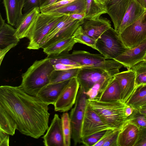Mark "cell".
Wrapping results in <instances>:
<instances>
[{"label": "cell", "mask_w": 146, "mask_h": 146, "mask_svg": "<svg viewBox=\"0 0 146 146\" xmlns=\"http://www.w3.org/2000/svg\"><path fill=\"white\" fill-rule=\"evenodd\" d=\"M114 76L101 80L94 85L88 91L84 92L88 97V99L92 100L96 98L103 87Z\"/></svg>", "instance_id": "cell-32"}, {"label": "cell", "mask_w": 146, "mask_h": 146, "mask_svg": "<svg viewBox=\"0 0 146 146\" xmlns=\"http://www.w3.org/2000/svg\"><path fill=\"white\" fill-rule=\"evenodd\" d=\"M8 23L16 28L18 25V0H3Z\"/></svg>", "instance_id": "cell-26"}, {"label": "cell", "mask_w": 146, "mask_h": 146, "mask_svg": "<svg viewBox=\"0 0 146 146\" xmlns=\"http://www.w3.org/2000/svg\"><path fill=\"white\" fill-rule=\"evenodd\" d=\"M69 16L70 18L73 20H82L85 18V13H74L69 15Z\"/></svg>", "instance_id": "cell-44"}, {"label": "cell", "mask_w": 146, "mask_h": 146, "mask_svg": "<svg viewBox=\"0 0 146 146\" xmlns=\"http://www.w3.org/2000/svg\"><path fill=\"white\" fill-rule=\"evenodd\" d=\"M106 13L107 6L101 4L98 0H86L85 18L94 19Z\"/></svg>", "instance_id": "cell-27"}, {"label": "cell", "mask_w": 146, "mask_h": 146, "mask_svg": "<svg viewBox=\"0 0 146 146\" xmlns=\"http://www.w3.org/2000/svg\"><path fill=\"white\" fill-rule=\"evenodd\" d=\"M132 0H111L107 5V13L118 32L123 16Z\"/></svg>", "instance_id": "cell-17"}, {"label": "cell", "mask_w": 146, "mask_h": 146, "mask_svg": "<svg viewBox=\"0 0 146 146\" xmlns=\"http://www.w3.org/2000/svg\"><path fill=\"white\" fill-rule=\"evenodd\" d=\"M49 105L20 86H0V130L13 136L17 130L38 139L49 127Z\"/></svg>", "instance_id": "cell-1"}, {"label": "cell", "mask_w": 146, "mask_h": 146, "mask_svg": "<svg viewBox=\"0 0 146 146\" xmlns=\"http://www.w3.org/2000/svg\"><path fill=\"white\" fill-rule=\"evenodd\" d=\"M76 43L73 36L57 41L43 49V51L48 56L68 53Z\"/></svg>", "instance_id": "cell-24"}, {"label": "cell", "mask_w": 146, "mask_h": 146, "mask_svg": "<svg viewBox=\"0 0 146 146\" xmlns=\"http://www.w3.org/2000/svg\"><path fill=\"white\" fill-rule=\"evenodd\" d=\"M96 50L106 58L114 59L125 52L127 48L119 35L111 27L96 40Z\"/></svg>", "instance_id": "cell-6"}, {"label": "cell", "mask_w": 146, "mask_h": 146, "mask_svg": "<svg viewBox=\"0 0 146 146\" xmlns=\"http://www.w3.org/2000/svg\"><path fill=\"white\" fill-rule=\"evenodd\" d=\"M115 130L117 129H109L106 131L100 139L94 146H103Z\"/></svg>", "instance_id": "cell-41"}, {"label": "cell", "mask_w": 146, "mask_h": 146, "mask_svg": "<svg viewBox=\"0 0 146 146\" xmlns=\"http://www.w3.org/2000/svg\"><path fill=\"white\" fill-rule=\"evenodd\" d=\"M120 131L119 130H115L109 138L105 142L103 146H118L117 138L119 134Z\"/></svg>", "instance_id": "cell-40"}, {"label": "cell", "mask_w": 146, "mask_h": 146, "mask_svg": "<svg viewBox=\"0 0 146 146\" xmlns=\"http://www.w3.org/2000/svg\"><path fill=\"white\" fill-rule=\"evenodd\" d=\"M0 65L6 54L18 43L20 39L16 29L7 24L0 14Z\"/></svg>", "instance_id": "cell-12"}, {"label": "cell", "mask_w": 146, "mask_h": 146, "mask_svg": "<svg viewBox=\"0 0 146 146\" xmlns=\"http://www.w3.org/2000/svg\"><path fill=\"white\" fill-rule=\"evenodd\" d=\"M84 32L96 40L106 31L111 27L110 21L100 17L94 19L84 18L80 25Z\"/></svg>", "instance_id": "cell-16"}, {"label": "cell", "mask_w": 146, "mask_h": 146, "mask_svg": "<svg viewBox=\"0 0 146 146\" xmlns=\"http://www.w3.org/2000/svg\"><path fill=\"white\" fill-rule=\"evenodd\" d=\"M73 37L77 43L84 44L96 50V40L86 35L80 26L76 30Z\"/></svg>", "instance_id": "cell-31"}, {"label": "cell", "mask_w": 146, "mask_h": 146, "mask_svg": "<svg viewBox=\"0 0 146 146\" xmlns=\"http://www.w3.org/2000/svg\"><path fill=\"white\" fill-rule=\"evenodd\" d=\"M146 96V84L136 87L134 92L126 104L131 106Z\"/></svg>", "instance_id": "cell-34"}, {"label": "cell", "mask_w": 146, "mask_h": 146, "mask_svg": "<svg viewBox=\"0 0 146 146\" xmlns=\"http://www.w3.org/2000/svg\"><path fill=\"white\" fill-rule=\"evenodd\" d=\"M141 5L146 9V0H135Z\"/></svg>", "instance_id": "cell-48"}, {"label": "cell", "mask_w": 146, "mask_h": 146, "mask_svg": "<svg viewBox=\"0 0 146 146\" xmlns=\"http://www.w3.org/2000/svg\"><path fill=\"white\" fill-rule=\"evenodd\" d=\"M119 35L125 46L129 49L137 46L146 39V10Z\"/></svg>", "instance_id": "cell-8"}, {"label": "cell", "mask_w": 146, "mask_h": 146, "mask_svg": "<svg viewBox=\"0 0 146 146\" xmlns=\"http://www.w3.org/2000/svg\"><path fill=\"white\" fill-rule=\"evenodd\" d=\"M9 135L0 130V146H9Z\"/></svg>", "instance_id": "cell-42"}, {"label": "cell", "mask_w": 146, "mask_h": 146, "mask_svg": "<svg viewBox=\"0 0 146 146\" xmlns=\"http://www.w3.org/2000/svg\"><path fill=\"white\" fill-rule=\"evenodd\" d=\"M80 68H78L65 70H55L51 74L49 84L60 82L76 77Z\"/></svg>", "instance_id": "cell-28"}, {"label": "cell", "mask_w": 146, "mask_h": 146, "mask_svg": "<svg viewBox=\"0 0 146 146\" xmlns=\"http://www.w3.org/2000/svg\"><path fill=\"white\" fill-rule=\"evenodd\" d=\"M25 0H18V15L22 16L23 14V9Z\"/></svg>", "instance_id": "cell-46"}, {"label": "cell", "mask_w": 146, "mask_h": 146, "mask_svg": "<svg viewBox=\"0 0 146 146\" xmlns=\"http://www.w3.org/2000/svg\"><path fill=\"white\" fill-rule=\"evenodd\" d=\"M61 0H57L56 2H58V1H61Z\"/></svg>", "instance_id": "cell-53"}, {"label": "cell", "mask_w": 146, "mask_h": 146, "mask_svg": "<svg viewBox=\"0 0 146 146\" xmlns=\"http://www.w3.org/2000/svg\"><path fill=\"white\" fill-rule=\"evenodd\" d=\"M51 63L54 65L58 64L74 65L80 68L86 67L78 63L63 56L61 54L48 56Z\"/></svg>", "instance_id": "cell-35"}, {"label": "cell", "mask_w": 146, "mask_h": 146, "mask_svg": "<svg viewBox=\"0 0 146 146\" xmlns=\"http://www.w3.org/2000/svg\"><path fill=\"white\" fill-rule=\"evenodd\" d=\"M41 12L39 8L34 9L23 15L16 29L17 35L20 39L27 37L29 31L38 14Z\"/></svg>", "instance_id": "cell-22"}, {"label": "cell", "mask_w": 146, "mask_h": 146, "mask_svg": "<svg viewBox=\"0 0 146 146\" xmlns=\"http://www.w3.org/2000/svg\"><path fill=\"white\" fill-rule=\"evenodd\" d=\"M145 115V119H146V115Z\"/></svg>", "instance_id": "cell-54"}, {"label": "cell", "mask_w": 146, "mask_h": 146, "mask_svg": "<svg viewBox=\"0 0 146 146\" xmlns=\"http://www.w3.org/2000/svg\"><path fill=\"white\" fill-rule=\"evenodd\" d=\"M46 146H64V140L61 118L55 114L47 132L42 137Z\"/></svg>", "instance_id": "cell-15"}, {"label": "cell", "mask_w": 146, "mask_h": 146, "mask_svg": "<svg viewBox=\"0 0 146 146\" xmlns=\"http://www.w3.org/2000/svg\"><path fill=\"white\" fill-rule=\"evenodd\" d=\"M69 80L54 84H49L39 91L36 96L44 102L54 105L62 90Z\"/></svg>", "instance_id": "cell-18"}, {"label": "cell", "mask_w": 146, "mask_h": 146, "mask_svg": "<svg viewBox=\"0 0 146 146\" xmlns=\"http://www.w3.org/2000/svg\"><path fill=\"white\" fill-rule=\"evenodd\" d=\"M130 69L135 72L136 87L142 84H146V60H143L139 62Z\"/></svg>", "instance_id": "cell-30"}, {"label": "cell", "mask_w": 146, "mask_h": 146, "mask_svg": "<svg viewBox=\"0 0 146 146\" xmlns=\"http://www.w3.org/2000/svg\"><path fill=\"white\" fill-rule=\"evenodd\" d=\"M102 4L107 6L111 0H98Z\"/></svg>", "instance_id": "cell-49"}, {"label": "cell", "mask_w": 146, "mask_h": 146, "mask_svg": "<svg viewBox=\"0 0 146 146\" xmlns=\"http://www.w3.org/2000/svg\"><path fill=\"white\" fill-rule=\"evenodd\" d=\"M121 89L119 82L114 76L103 87L96 98L101 102L121 100Z\"/></svg>", "instance_id": "cell-19"}, {"label": "cell", "mask_w": 146, "mask_h": 146, "mask_svg": "<svg viewBox=\"0 0 146 146\" xmlns=\"http://www.w3.org/2000/svg\"><path fill=\"white\" fill-rule=\"evenodd\" d=\"M63 136L64 146H70L72 138V129L69 116L67 112L63 113L61 118Z\"/></svg>", "instance_id": "cell-29"}, {"label": "cell", "mask_w": 146, "mask_h": 146, "mask_svg": "<svg viewBox=\"0 0 146 146\" xmlns=\"http://www.w3.org/2000/svg\"><path fill=\"white\" fill-rule=\"evenodd\" d=\"M119 72V69L109 72L100 68L84 67L80 68L76 78L80 87L85 92L101 80Z\"/></svg>", "instance_id": "cell-9"}, {"label": "cell", "mask_w": 146, "mask_h": 146, "mask_svg": "<svg viewBox=\"0 0 146 146\" xmlns=\"http://www.w3.org/2000/svg\"><path fill=\"white\" fill-rule=\"evenodd\" d=\"M76 0H62L48 6L40 9L41 12L48 13L49 12L64 6Z\"/></svg>", "instance_id": "cell-38"}, {"label": "cell", "mask_w": 146, "mask_h": 146, "mask_svg": "<svg viewBox=\"0 0 146 146\" xmlns=\"http://www.w3.org/2000/svg\"><path fill=\"white\" fill-rule=\"evenodd\" d=\"M118 81L121 89L120 100L126 103L136 88V74L133 70L129 69L119 72L114 76Z\"/></svg>", "instance_id": "cell-13"}, {"label": "cell", "mask_w": 146, "mask_h": 146, "mask_svg": "<svg viewBox=\"0 0 146 146\" xmlns=\"http://www.w3.org/2000/svg\"><path fill=\"white\" fill-rule=\"evenodd\" d=\"M134 146H146V127L139 128L137 139Z\"/></svg>", "instance_id": "cell-39"}, {"label": "cell", "mask_w": 146, "mask_h": 146, "mask_svg": "<svg viewBox=\"0 0 146 146\" xmlns=\"http://www.w3.org/2000/svg\"><path fill=\"white\" fill-rule=\"evenodd\" d=\"M138 109L141 113L146 115V107L140 108Z\"/></svg>", "instance_id": "cell-50"}, {"label": "cell", "mask_w": 146, "mask_h": 146, "mask_svg": "<svg viewBox=\"0 0 146 146\" xmlns=\"http://www.w3.org/2000/svg\"><path fill=\"white\" fill-rule=\"evenodd\" d=\"M55 70L48 56L36 60L22 74L20 86L27 94L36 96L41 89L50 83L51 74Z\"/></svg>", "instance_id": "cell-2"}, {"label": "cell", "mask_w": 146, "mask_h": 146, "mask_svg": "<svg viewBox=\"0 0 146 146\" xmlns=\"http://www.w3.org/2000/svg\"><path fill=\"white\" fill-rule=\"evenodd\" d=\"M134 109L132 106L127 105L125 110V113L127 117L132 114Z\"/></svg>", "instance_id": "cell-47"}, {"label": "cell", "mask_w": 146, "mask_h": 146, "mask_svg": "<svg viewBox=\"0 0 146 146\" xmlns=\"http://www.w3.org/2000/svg\"><path fill=\"white\" fill-rule=\"evenodd\" d=\"M88 99L84 91L80 87L74 106L69 115L72 129V138L75 146L81 143V127Z\"/></svg>", "instance_id": "cell-7"}, {"label": "cell", "mask_w": 146, "mask_h": 146, "mask_svg": "<svg viewBox=\"0 0 146 146\" xmlns=\"http://www.w3.org/2000/svg\"><path fill=\"white\" fill-rule=\"evenodd\" d=\"M146 10L135 0H132L122 19L119 34L138 19Z\"/></svg>", "instance_id": "cell-21"}, {"label": "cell", "mask_w": 146, "mask_h": 146, "mask_svg": "<svg viewBox=\"0 0 146 146\" xmlns=\"http://www.w3.org/2000/svg\"><path fill=\"white\" fill-rule=\"evenodd\" d=\"M144 107H146V103L145 104H144V105H143L142 106H141L140 108H144Z\"/></svg>", "instance_id": "cell-51"}, {"label": "cell", "mask_w": 146, "mask_h": 146, "mask_svg": "<svg viewBox=\"0 0 146 146\" xmlns=\"http://www.w3.org/2000/svg\"><path fill=\"white\" fill-rule=\"evenodd\" d=\"M146 55V39L137 46L128 49L113 59L122 64L128 69L143 60Z\"/></svg>", "instance_id": "cell-14"}, {"label": "cell", "mask_w": 146, "mask_h": 146, "mask_svg": "<svg viewBox=\"0 0 146 146\" xmlns=\"http://www.w3.org/2000/svg\"><path fill=\"white\" fill-rule=\"evenodd\" d=\"M84 19L74 20L64 27L41 48L43 49L57 41L73 37L76 30L82 24Z\"/></svg>", "instance_id": "cell-23"}, {"label": "cell", "mask_w": 146, "mask_h": 146, "mask_svg": "<svg viewBox=\"0 0 146 146\" xmlns=\"http://www.w3.org/2000/svg\"><path fill=\"white\" fill-rule=\"evenodd\" d=\"M40 1L41 0H25L22 11L23 15L35 8H40Z\"/></svg>", "instance_id": "cell-37"}, {"label": "cell", "mask_w": 146, "mask_h": 146, "mask_svg": "<svg viewBox=\"0 0 146 146\" xmlns=\"http://www.w3.org/2000/svg\"><path fill=\"white\" fill-rule=\"evenodd\" d=\"M86 0H76L74 1L48 13L70 15L85 13Z\"/></svg>", "instance_id": "cell-25"}, {"label": "cell", "mask_w": 146, "mask_h": 146, "mask_svg": "<svg viewBox=\"0 0 146 146\" xmlns=\"http://www.w3.org/2000/svg\"><path fill=\"white\" fill-rule=\"evenodd\" d=\"M65 15L41 12L29 31L27 37L29 40L27 48L30 50L40 49L42 41Z\"/></svg>", "instance_id": "cell-4"}, {"label": "cell", "mask_w": 146, "mask_h": 146, "mask_svg": "<svg viewBox=\"0 0 146 146\" xmlns=\"http://www.w3.org/2000/svg\"><path fill=\"white\" fill-rule=\"evenodd\" d=\"M139 128L127 122L120 130L117 138L118 146H134L137 137Z\"/></svg>", "instance_id": "cell-20"}, {"label": "cell", "mask_w": 146, "mask_h": 146, "mask_svg": "<svg viewBox=\"0 0 146 146\" xmlns=\"http://www.w3.org/2000/svg\"><path fill=\"white\" fill-rule=\"evenodd\" d=\"M109 129H113L87 104L81 127V139Z\"/></svg>", "instance_id": "cell-10"}, {"label": "cell", "mask_w": 146, "mask_h": 146, "mask_svg": "<svg viewBox=\"0 0 146 146\" xmlns=\"http://www.w3.org/2000/svg\"><path fill=\"white\" fill-rule=\"evenodd\" d=\"M127 122L134 124L139 128L146 127L145 115L141 113L138 109H134L132 114L128 117Z\"/></svg>", "instance_id": "cell-33"}, {"label": "cell", "mask_w": 146, "mask_h": 146, "mask_svg": "<svg viewBox=\"0 0 146 146\" xmlns=\"http://www.w3.org/2000/svg\"><path fill=\"white\" fill-rule=\"evenodd\" d=\"M57 0H41L40 9L56 3Z\"/></svg>", "instance_id": "cell-45"}, {"label": "cell", "mask_w": 146, "mask_h": 146, "mask_svg": "<svg viewBox=\"0 0 146 146\" xmlns=\"http://www.w3.org/2000/svg\"><path fill=\"white\" fill-rule=\"evenodd\" d=\"M144 60H146V56H145Z\"/></svg>", "instance_id": "cell-52"}, {"label": "cell", "mask_w": 146, "mask_h": 146, "mask_svg": "<svg viewBox=\"0 0 146 146\" xmlns=\"http://www.w3.org/2000/svg\"><path fill=\"white\" fill-rule=\"evenodd\" d=\"M64 56L86 67L100 68L108 72L119 69L123 65L113 59L106 58L100 54H92L82 50H74L71 53H61Z\"/></svg>", "instance_id": "cell-5"}, {"label": "cell", "mask_w": 146, "mask_h": 146, "mask_svg": "<svg viewBox=\"0 0 146 146\" xmlns=\"http://www.w3.org/2000/svg\"><path fill=\"white\" fill-rule=\"evenodd\" d=\"M53 65L56 70H68L78 68H81L72 65L58 64Z\"/></svg>", "instance_id": "cell-43"}, {"label": "cell", "mask_w": 146, "mask_h": 146, "mask_svg": "<svg viewBox=\"0 0 146 146\" xmlns=\"http://www.w3.org/2000/svg\"><path fill=\"white\" fill-rule=\"evenodd\" d=\"M88 104L112 129L121 130L127 122L125 110L128 105L121 100L101 102L88 99Z\"/></svg>", "instance_id": "cell-3"}, {"label": "cell", "mask_w": 146, "mask_h": 146, "mask_svg": "<svg viewBox=\"0 0 146 146\" xmlns=\"http://www.w3.org/2000/svg\"><path fill=\"white\" fill-rule=\"evenodd\" d=\"M105 131L97 133L82 139L81 143L87 146H94L101 138Z\"/></svg>", "instance_id": "cell-36"}, {"label": "cell", "mask_w": 146, "mask_h": 146, "mask_svg": "<svg viewBox=\"0 0 146 146\" xmlns=\"http://www.w3.org/2000/svg\"><path fill=\"white\" fill-rule=\"evenodd\" d=\"M80 88L76 77L69 80L54 105L55 111L66 112L74 104Z\"/></svg>", "instance_id": "cell-11"}]
</instances>
